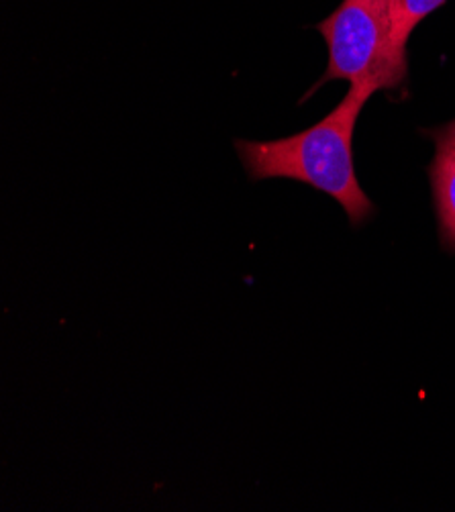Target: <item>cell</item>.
<instances>
[{
  "instance_id": "6da1fadb",
  "label": "cell",
  "mask_w": 455,
  "mask_h": 512,
  "mask_svg": "<svg viewBox=\"0 0 455 512\" xmlns=\"http://www.w3.org/2000/svg\"><path fill=\"white\" fill-rule=\"evenodd\" d=\"M376 92L380 88L372 82L351 84L339 105L305 131L272 141L237 139L235 149L247 178L251 182L286 178L307 184L331 196L353 227L366 223L376 209L356 174L353 133Z\"/></svg>"
},
{
  "instance_id": "7a4b0ae2",
  "label": "cell",
  "mask_w": 455,
  "mask_h": 512,
  "mask_svg": "<svg viewBox=\"0 0 455 512\" xmlns=\"http://www.w3.org/2000/svg\"><path fill=\"white\" fill-rule=\"evenodd\" d=\"M315 29L327 43L329 62L305 100L331 80L372 82L380 90L407 82L409 60L398 58L390 41V0H343Z\"/></svg>"
},
{
  "instance_id": "3957f363",
  "label": "cell",
  "mask_w": 455,
  "mask_h": 512,
  "mask_svg": "<svg viewBox=\"0 0 455 512\" xmlns=\"http://www.w3.org/2000/svg\"><path fill=\"white\" fill-rule=\"evenodd\" d=\"M429 178L441 245L455 253V145L437 147Z\"/></svg>"
},
{
  "instance_id": "277c9868",
  "label": "cell",
  "mask_w": 455,
  "mask_h": 512,
  "mask_svg": "<svg viewBox=\"0 0 455 512\" xmlns=\"http://www.w3.org/2000/svg\"><path fill=\"white\" fill-rule=\"evenodd\" d=\"M445 3L447 0H390V41L398 58L407 60L413 31Z\"/></svg>"
},
{
  "instance_id": "5b68a950",
  "label": "cell",
  "mask_w": 455,
  "mask_h": 512,
  "mask_svg": "<svg viewBox=\"0 0 455 512\" xmlns=\"http://www.w3.org/2000/svg\"><path fill=\"white\" fill-rule=\"evenodd\" d=\"M429 137L435 141V147H445V145H455V121L429 131Z\"/></svg>"
}]
</instances>
